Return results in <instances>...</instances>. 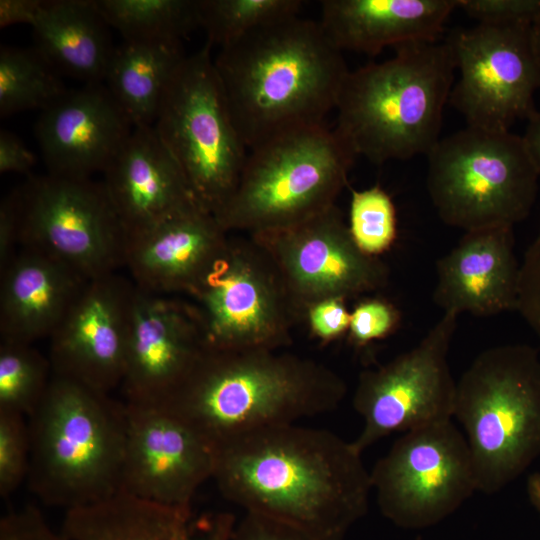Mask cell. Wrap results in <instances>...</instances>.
I'll use <instances>...</instances> for the list:
<instances>
[{
  "label": "cell",
  "mask_w": 540,
  "mask_h": 540,
  "mask_svg": "<svg viewBox=\"0 0 540 540\" xmlns=\"http://www.w3.org/2000/svg\"><path fill=\"white\" fill-rule=\"evenodd\" d=\"M212 479L244 512L316 540H343L367 513L372 491L370 471L352 441L296 423L218 444Z\"/></svg>",
  "instance_id": "6da1fadb"
},
{
  "label": "cell",
  "mask_w": 540,
  "mask_h": 540,
  "mask_svg": "<svg viewBox=\"0 0 540 540\" xmlns=\"http://www.w3.org/2000/svg\"><path fill=\"white\" fill-rule=\"evenodd\" d=\"M214 65L249 149L293 130L325 125L350 71L319 21L299 16L221 47Z\"/></svg>",
  "instance_id": "7a4b0ae2"
},
{
  "label": "cell",
  "mask_w": 540,
  "mask_h": 540,
  "mask_svg": "<svg viewBox=\"0 0 540 540\" xmlns=\"http://www.w3.org/2000/svg\"><path fill=\"white\" fill-rule=\"evenodd\" d=\"M344 380L309 358L281 350H211L163 406L216 446L230 438L331 412Z\"/></svg>",
  "instance_id": "3957f363"
},
{
  "label": "cell",
  "mask_w": 540,
  "mask_h": 540,
  "mask_svg": "<svg viewBox=\"0 0 540 540\" xmlns=\"http://www.w3.org/2000/svg\"><path fill=\"white\" fill-rule=\"evenodd\" d=\"M395 55L349 71L335 132L356 156L376 165L427 156L440 140L456 64L448 41L395 47Z\"/></svg>",
  "instance_id": "277c9868"
},
{
  "label": "cell",
  "mask_w": 540,
  "mask_h": 540,
  "mask_svg": "<svg viewBox=\"0 0 540 540\" xmlns=\"http://www.w3.org/2000/svg\"><path fill=\"white\" fill-rule=\"evenodd\" d=\"M28 425L27 482L45 505L68 511L119 492L127 431L125 404L53 374Z\"/></svg>",
  "instance_id": "5b68a950"
},
{
  "label": "cell",
  "mask_w": 540,
  "mask_h": 540,
  "mask_svg": "<svg viewBox=\"0 0 540 540\" xmlns=\"http://www.w3.org/2000/svg\"><path fill=\"white\" fill-rule=\"evenodd\" d=\"M477 491L496 493L540 456V356L526 344L482 351L457 381Z\"/></svg>",
  "instance_id": "8992f818"
},
{
  "label": "cell",
  "mask_w": 540,
  "mask_h": 540,
  "mask_svg": "<svg viewBox=\"0 0 540 540\" xmlns=\"http://www.w3.org/2000/svg\"><path fill=\"white\" fill-rule=\"evenodd\" d=\"M356 155L325 125L293 130L250 149L235 190L215 215L249 236L287 228L335 205Z\"/></svg>",
  "instance_id": "52a82bcc"
},
{
  "label": "cell",
  "mask_w": 540,
  "mask_h": 540,
  "mask_svg": "<svg viewBox=\"0 0 540 540\" xmlns=\"http://www.w3.org/2000/svg\"><path fill=\"white\" fill-rule=\"evenodd\" d=\"M427 159V190L449 226L514 227L532 210L540 177L522 136L466 126L440 139Z\"/></svg>",
  "instance_id": "ba28073f"
},
{
  "label": "cell",
  "mask_w": 540,
  "mask_h": 540,
  "mask_svg": "<svg viewBox=\"0 0 540 540\" xmlns=\"http://www.w3.org/2000/svg\"><path fill=\"white\" fill-rule=\"evenodd\" d=\"M208 42L185 56L162 99L154 129L198 203L216 215L235 190L247 159Z\"/></svg>",
  "instance_id": "9c48e42d"
},
{
  "label": "cell",
  "mask_w": 540,
  "mask_h": 540,
  "mask_svg": "<svg viewBox=\"0 0 540 540\" xmlns=\"http://www.w3.org/2000/svg\"><path fill=\"white\" fill-rule=\"evenodd\" d=\"M211 350H281L299 317L279 273L251 239H227L190 292Z\"/></svg>",
  "instance_id": "30bf717a"
},
{
  "label": "cell",
  "mask_w": 540,
  "mask_h": 540,
  "mask_svg": "<svg viewBox=\"0 0 540 540\" xmlns=\"http://www.w3.org/2000/svg\"><path fill=\"white\" fill-rule=\"evenodd\" d=\"M19 243L86 280L124 264L126 233L103 182L46 173L15 190Z\"/></svg>",
  "instance_id": "8fae6325"
},
{
  "label": "cell",
  "mask_w": 540,
  "mask_h": 540,
  "mask_svg": "<svg viewBox=\"0 0 540 540\" xmlns=\"http://www.w3.org/2000/svg\"><path fill=\"white\" fill-rule=\"evenodd\" d=\"M370 476L380 512L405 529L439 523L477 491L466 437L451 420L404 432Z\"/></svg>",
  "instance_id": "7c38bea8"
},
{
  "label": "cell",
  "mask_w": 540,
  "mask_h": 540,
  "mask_svg": "<svg viewBox=\"0 0 540 540\" xmlns=\"http://www.w3.org/2000/svg\"><path fill=\"white\" fill-rule=\"evenodd\" d=\"M458 317L443 313L413 348L360 373L353 407L363 428L352 442L361 453L392 433L451 420L457 382L448 353Z\"/></svg>",
  "instance_id": "4fadbf2b"
},
{
  "label": "cell",
  "mask_w": 540,
  "mask_h": 540,
  "mask_svg": "<svg viewBox=\"0 0 540 540\" xmlns=\"http://www.w3.org/2000/svg\"><path fill=\"white\" fill-rule=\"evenodd\" d=\"M531 28L477 24L448 38L459 71L449 101L467 126L510 131L537 111L540 67Z\"/></svg>",
  "instance_id": "5bb4252c"
},
{
  "label": "cell",
  "mask_w": 540,
  "mask_h": 540,
  "mask_svg": "<svg viewBox=\"0 0 540 540\" xmlns=\"http://www.w3.org/2000/svg\"><path fill=\"white\" fill-rule=\"evenodd\" d=\"M249 237L274 264L302 317L318 302L372 292L388 281L387 266L361 251L335 205L296 225Z\"/></svg>",
  "instance_id": "9a60e30c"
},
{
  "label": "cell",
  "mask_w": 540,
  "mask_h": 540,
  "mask_svg": "<svg viewBox=\"0 0 540 540\" xmlns=\"http://www.w3.org/2000/svg\"><path fill=\"white\" fill-rule=\"evenodd\" d=\"M125 405L127 431L119 491L191 510L197 490L213 477L216 445L163 406Z\"/></svg>",
  "instance_id": "2e32d148"
},
{
  "label": "cell",
  "mask_w": 540,
  "mask_h": 540,
  "mask_svg": "<svg viewBox=\"0 0 540 540\" xmlns=\"http://www.w3.org/2000/svg\"><path fill=\"white\" fill-rule=\"evenodd\" d=\"M207 349L195 304L134 285L121 383L126 403L161 405Z\"/></svg>",
  "instance_id": "e0dca14e"
},
{
  "label": "cell",
  "mask_w": 540,
  "mask_h": 540,
  "mask_svg": "<svg viewBox=\"0 0 540 540\" xmlns=\"http://www.w3.org/2000/svg\"><path fill=\"white\" fill-rule=\"evenodd\" d=\"M133 291L115 273L85 283L49 337L54 375L106 394L121 385Z\"/></svg>",
  "instance_id": "ac0fdd59"
},
{
  "label": "cell",
  "mask_w": 540,
  "mask_h": 540,
  "mask_svg": "<svg viewBox=\"0 0 540 540\" xmlns=\"http://www.w3.org/2000/svg\"><path fill=\"white\" fill-rule=\"evenodd\" d=\"M133 127L104 83H87L41 111L35 135L48 174L83 179L106 170Z\"/></svg>",
  "instance_id": "d6986e66"
},
{
  "label": "cell",
  "mask_w": 540,
  "mask_h": 540,
  "mask_svg": "<svg viewBox=\"0 0 540 540\" xmlns=\"http://www.w3.org/2000/svg\"><path fill=\"white\" fill-rule=\"evenodd\" d=\"M103 175L126 237L200 205L153 125L134 126Z\"/></svg>",
  "instance_id": "ffe728a7"
},
{
  "label": "cell",
  "mask_w": 540,
  "mask_h": 540,
  "mask_svg": "<svg viewBox=\"0 0 540 540\" xmlns=\"http://www.w3.org/2000/svg\"><path fill=\"white\" fill-rule=\"evenodd\" d=\"M519 272L513 227L468 231L437 261L433 300L443 313L458 316L513 311Z\"/></svg>",
  "instance_id": "44dd1931"
},
{
  "label": "cell",
  "mask_w": 540,
  "mask_h": 540,
  "mask_svg": "<svg viewBox=\"0 0 540 540\" xmlns=\"http://www.w3.org/2000/svg\"><path fill=\"white\" fill-rule=\"evenodd\" d=\"M227 239L215 215L195 205L128 235L124 265L141 290L190 294Z\"/></svg>",
  "instance_id": "7402d4cb"
},
{
  "label": "cell",
  "mask_w": 540,
  "mask_h": 540,
  "mask_svg": "<svg viewBox=\"0 0 540 540\" xmlns=\"http://www.w3.org/2000/svg\"><path fill=\"white\" fill-rule=\"evenodd\" d=\"M457 0H325L319 21L340 51L376 55L388 46L439 40Z\"/></svg>",
  "instance_id": "603a6c76"
},
{
  "label": "cell",
  "mask_w": 540,
  "mask_h": 540,
  "mask_svg": "<svg viewBox=\"0 0 540 540\" xmlns=\"http://www.w3.org/2000/svg\"><path fill=\"white\" fill-rule=\"evenodd\" d=\"M88 280L28 247L1 271V341L32 344L49 338Z\"/></svg>",
  "instance_id": "cb8c5ba5"
},
{
  "label": "cell",
  "mask_w": 540,
  "mask_h": 540,
  "mask_svg": "<svg viewBox=\"0 0 540 540\" xmlns=\"http://www.w3.org/2000/svg\"><path fill=\"white\" fill-rule=\"evenodd\" d=\"M236 519L221 512L192 522V511L136 498L124 492L66 511L62 532L70 540H231Z\"/></svg>",
  "instance_id": "d4e9b609"
},
{
  "label": "cell",
  "mask_w": 540,
  "mask_h": 540,
  "mask_svg": "<svg viewBox=\"0 0 540 540\" xmlns=\"http://www.w3.org/2000/svg\"><path fill=\"white\" fill-rule=\"evenodd\" d=\"M31 27L34 48L61 76L104 82L115 46L94 0H44Z\"/></svg>",
  "instance_id": "484cf974"
},
{
  "label": "cell",
  "mask_w": 540,
  "mask_h": 540,
  "mask_svg": "<svg viewBox=\"0 0 540 540\" xmlns=\"http://www.w3.org/2000/svg\"><path fill=\"white\" fill-rule=\"evenodd\" d=\"M186 55L182 44L123 41L115 46L104 84L133 126H152Z\"/></svg>",
  "instance_id": "4316f807"
},
{
  "label": "cell",
  "mask_w": 540,
  "mask_h": 540,
  "mask_svg": "<svg viewBox=\"0 0 540 540\" xmlns=\"http://www.w3.org/2000/svg\"><path fill=\"white\" fill-rule=\"evenodd\" d=\"M123 41L178 43L199 27L198 0H94Z\"/></svg>",
  "instance_id": "83f0119b"
},
{
  "label": "cell",
  "mask_w": 540,
  "mask_h": 540,
  "mask_svg": "<svg viewBox=\"0 0 540 540\" xmlns=\"http://www.w3.org/2000/svg\"><path fill=\"white\" fill-rule=\"evenodd\" d=\"M68 89L62 76L34 48L1 46L0 116L43 111Z\"/></svg>",
  "instance_id": "f1b7e54d"
},
{
  "label": "cell",
  "mask_w": 540,
  "mask_h": 540,
  "mask_svg": "<svg viewBox=\"0 0 540 540\" xmlns=\"http://www.w3.org/2000/svg\"><path fill=\"white\" fill-rule=\"evenodd\" d=\"M300 0H198L199 27L220 48L268 24L298 16Z\"/></svg>",
  "instance_id": "f546056e"
},
{
  "label": "cell",
  "mask_w": 540,
  "mask_h": 540,
  "mask_svg": "<svg viewBox=\"0 0 540 540\" xmlns=\"http://www.w3.org/2000/svg\"><path fill=\"white\" fill-rule=\"evenodd\" d=\"M53 372L49 358L32 344L0 342V411L30 417L39 406Z\"/></svg>",
  "instance_id": "4dcf8cb0"
},
{
  "label": "cell",
  "mask_w": 540,
  "mask_h": 540,
  "mask_svg": "<svg viewBox=\"0 0 540 540\" xmlns=\"http://www.w3.org/2000/svg\"><path fill=\"white\" fill-rule=\"evenodd\" d=\"M349 230L365 254L378 257L397 238V216L390 195L379 185L352 190Z\"/></svg>",
  "instance_id": "1f68e13d"
},
{
  "label": "cell",
  "mask_w": 540,
  "mask_h": 540,
  "mask_svg": "<svg viewBox=\"0 0 540 540\" xmlns=\"http://www.w3.org/2000/svg\"><path fill=\"white\" fill-rule=\"evenodd\" d=\"M30 433L25 416L0 411V495L9 497L27 480Z\"/></svg>",
  "instance_id": "d6a6232c"
},
{
  "label": "cell",
  "mask_w": 540,
  "mask_h": 540,
  "mask_svg": "<svg viewBox=\"0 0 540 540\" xmlns=\"http://www.w3.org/2000/svg\"><path fill=\"white\" fill-rule=\"evenodd\" d=\"M457 9L478 24L532 27L540 22V0H457Z\"/></svg>",
  "instance_id": "836d02e7"
},
{
  "label": "cell",
  "mask_w": 540,
  "mask_h": 540,
  "mask_svg": "<svg viewBox=\"0 0 540 540\" xmlns=\"http://www.w3.org/2000/svg\"><path fill=\"white\" fill-rule=\"evenodd\" d=\"M399 321V311L389 301L365 299L350 313L349 336L355 345L364 346L393 333Z\"/></svg>",
  "instance_id": "e575fe53"
},
{
  "label": "cell",
  "mask_w": 540,
  "mask_h": 540,
  "mask_svg": "<svg viewBox=\"0 0 540 540\" xmlns=\"http://www.w3.org/2000/svg\"><path fill=\"white\" fill-rule=\"evenodd\" d=\"M516 311L540 344V225L520 263Z\"/></svg>",
  "instance_id": "d590c367"
},
{
  "label": "cell",
  "mask_w": 540,
  "mask_h": 540,
  "mask_svg": "<svg viewBox=\"0 0 540 540\" xmlns=\"http://www.w3.org/2000/svg\"><path fill=\"white\" fill-rule=\"evenodd\" d=\"M0 540H70L54 530L33 506L6 513L0 520Z\"/></svg>",
  "instance_id": "8d00e7d4"
},
{
  "label": "cell",
  "mask_w": 540,
  "mask_h": 540,
  "mask_svg": "<svg viewBox=\"0 0 540 540\" xmlns=\"http://www.w3.org/2000/svg\"><path fill=\"white\" fill-rule=\"evenodd\" d=\"M231 540H316L306 533L262 515L244 512Z\"/></svg>",
  "instance_id": "74e56055"
},
{
  "label": "cell",
  "mask_w": 540,
  "mask_h": 540,
  "mask_svg": "<svg viewBox=\"0 0 540 540\" xmlns=\"http://www.w3.org/2000/svg\"><path fill=\"white\" fill-rule=\"evenodd\" d=\"M344 301L327 299L314 304L307 310L306 317L316 337L323 341H330L348 331L350 312Z\"/></svg>",
  "instance_id": "f35d334b"
},
{
  "label": "cell",
  "mask_w": 540,
  "mask_h": 540,
  "mask_svg": "<svg viewBox=\"0 0 540 540\" xmlns=\"http://www.w3.org/2000/svg\"><path fill=\"white\" fill-rule=\"evenodd\" d=\"M19 243V217L15 191L3 198L0 204V271H3L16 255Z\"/></svg>",
  "instance_id": "ab89813d"
},
{
  "label": "cell",
  "mask_w": 540,
  "mask_h": 540,
  "mask_svg": "<svg viewBox=\"0 0 540 540\" xmlns=\"http://www.w3.org/2000/svg\"><path fill=\"white\" fill-rule=\"evenodd\" d=\"M36 157L24 142L8 130L0 131V173H28Z\"/></svg>",
  "instance_id": "60d3db41"
},
{
  "label": "cell",
  "mask_w": 540,
  "mask_h": 540,
  "mask_svg": "<svg viewBox=\"0 0 540 540\" xmlns=\"http://www.w3.org/2000/svg\"><path fill=\"white\" fill-rule=\"evenodd\" d=\"M43 0H1L0 27L16 24L32 26L42 7Z\"/></svg>",
  "instance_id": "b9f144b4"
},
{
  "label": "cell",
  "mask_w": 540,
  "mask_h": 540,
  "mask_svg": "<svg viewBox=\"0 0 540 540\" xmlns=\"http://www.w3.org/2000/svg\"><path fill=\"white\" fill-rule=\"evenodd\" d=\"M522 138L540 177V111L528 119Z\"/></svg>",
  "instance_id": "7bdbcfd3"
},
{
  "label": "cell",
  "mask_w": 540,
  "mask_h": 540,
  "mask_svg": "<svg viewBox=\"0 0 540 540\" xmlns=\"http://www.w3.org/2000/svg\"><path fill=\"white\" fill-rule=\"evenodd\" d=\"M528 498L540 516V472L531 474L526 483Z\"/></svg>",
  "instance_id": "ee69618b"
},
{
  "label": "cell",
  "mask_w": 540,
  "mask_h": 540,
  "mask_svg": "<svg viewBox=\"0 0 540 540\" xmlns=\"http://www.w3.org/2000/svg\"><path fill=\"white\" fill-rule=\"evenodd\" d=\"M532 43L540 67V22L531 28Z\"/></svg>",
  "instance_id": "f6af8a7d"
}]
</instances>
